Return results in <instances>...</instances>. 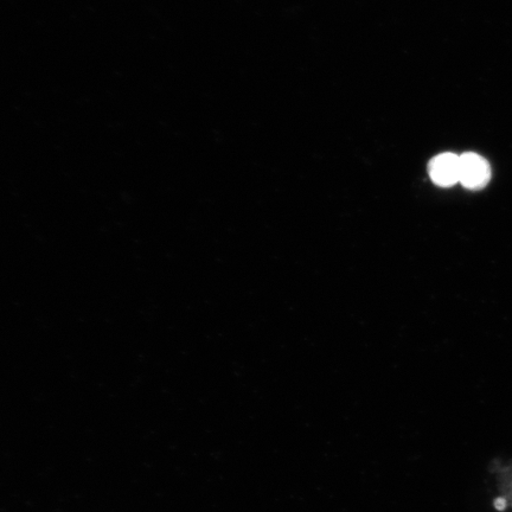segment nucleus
Masks as SVG:
<instances>
[{
	"label": "nucleus",
	"mask_w": 512,
	"mask_h": 512,
	"mask_svg": "<svg viewBox=\"0 0 512 512\" xmlns=\"http://www.w3.org/2000/svg\"><path fill=\"white\" fill-rule=\"evenodd\" d=\"M491 178L490 165L477 153L459 156V183L465 188L478 190L485 187Z\"/></svg>",
	"instance_id": "1"
},
{
	"label": "nucleus",
	"mask_w": 512,
	"mask_h": 512,
	"mask_svg": "<svg viewBox=\"0 0 512 512\" xmlns=\"http://www.w3.org/2000/svg\"><path fill=\"white\" fill-rule=\"evenodd\" d=\"M430 175L440 187H452L459 183V156L443 153L435 157L430 164Z\"/></svg>",
	"instance_id": "2"
},
{
	"label": "nucleus",
	"mask_w": 512,
	"mask_h": 512,
	"mask_svg": "<svg viewBox=\"0 0 512 512\" xmlns=\"http://www.w3.org/2000/svg\"><path fill=\"white\" fill-rule=\"evenodd\" d=\"M495 508L498 511H503L505 508H507V502H505V499L497 498L495 501Z\"/></svg>",
	"instance_id": "3"
}]
</instances>
